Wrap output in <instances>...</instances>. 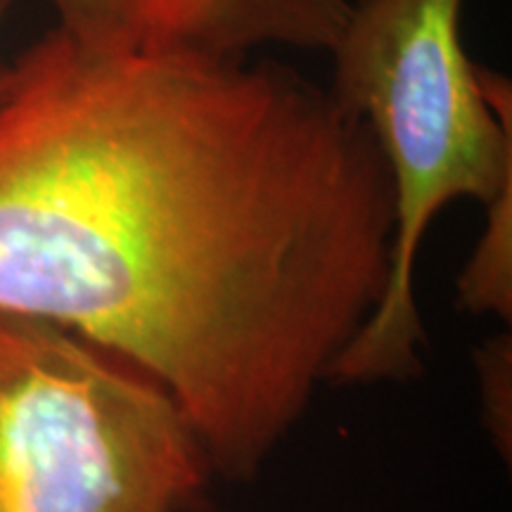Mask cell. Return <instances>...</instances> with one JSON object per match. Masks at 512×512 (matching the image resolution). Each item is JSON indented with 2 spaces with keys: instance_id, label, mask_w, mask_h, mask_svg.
I'll return each instance as SVG.
<instances>
[{
  "instance_id": "obj_1",
  "label": "cell",
  "mask_w": 512,
  "mask_h": 512,
  "mask_svg": "<svg viewBox=\"0 0 512 512\" xmlns=\"http://www.w3.org/2000/svg\"><path fill=\"white\" fill-rule=\"evenodd\" d=\"M387 166L266 57L140 53L55 27L0 91V316L131 363L249 482L380 304Z\"/></svg>"
},
{
  "instance_id": "obj_2",
  "label": "cell",
  "mask_w": 512,
  "mask_h": 512,
  "mask_svg": "<svg viewBox=\"0 0 512 512\" xmlns=\"http://www.w3.org/2000/svg\"><path fill=\"white\" fill-rule=\"evenodd\" d=\"M465 0H351L332 46L328 91L363 121L387 166L394 204L384 294L339 356L332 382L411 380L425 325L415 264L432 221L456 200L512 192L510 81L477 67L463 46Z\"/></svg>"
},
{
  "instance_id": "obj_3",
  "label": "cell",
  "mask_w": 512,
  "mask_h": 512,
  "mask_svg": "<svg viewBox=\"0 0 512 512\" xmlns=\"http://www.w3.org/2000/svg\"><path fill=\"white\" fill-rule=\"evenodd\" d=\"M211 477L150 377L57 325L0 316V512H200Z\"/></svg>"
},
{
  "instance_id": "obj_4",
  "label": "cell",
  "mask_w": 512,
  "mask_h": 512,
  "mask_svg": "<svg viewBox=\"0 0 512 512\" xmlns=\"http://www.w3.org/2000/svg\"><path fill=\"white\" fill-rule=\"evenodd\" d=\"M57 27L140 53L242 57L261 50L330 53L351 0H48Z\"/></svg>"
},
{
  "instance_id": "obj_5",
  "label": "cell",
  "mask_w": 512,
  "mask_h": 512,
  "mask_svg": "<svg viewBox=\"0 0 512 512\" xmlns=\"http://www.w3.org/2000/svg\"><path fill=\"white\" fill-rule=\"evenodd\" d=\"M484 233L458 280L460 304L508 320L512 309V192L486 204Z\"/></svg>"
},
{
  "instance_id": "obj_6",
  "label": "cell",
  "mask_w": 512,
  "mask_h": 512,
  "mask_svg": "<svg viewBox=\"0 0 512 512\" xmlns=\"http://www.w3.org/2000/svg\"><path fill=\"white\" fill-rule=\"evenodd\" d=\"M12 3H15V0H0V19H3V15H5V12H8V8H10ZM5 76H8V62L0 60V91H3Z\"/></svg>"
}]
</instances>
